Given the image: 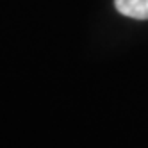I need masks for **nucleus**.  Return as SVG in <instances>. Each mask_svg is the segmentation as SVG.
Segmentation results:
<instances>
[{"label": "nucleus", "instance_id": "obj_1", "mask_svg": "<svg viewBox=\"0 0 148 148\" xmlns=\"http://www.w3.org/2000/svg\"><path fill=\"white\" fill-rule=\"evenodd\" d=\"M118 13L136 20H148V0H114Z\"/></svg>", "mask_w": 148, "mask_h": 148}]
</instances>
